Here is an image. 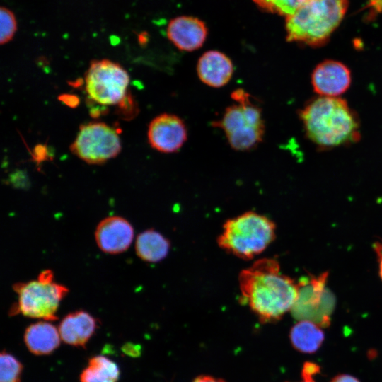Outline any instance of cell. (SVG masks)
Wrapping results in <instances>:
<instances>
[{
  "mask_svg": "<svg viewBox=\"0 0 382 382\" xmlns=\"http://www.w3.org/2000/svg\"><path fill=\"white\" fill-rule=\"evenodd\" d=\"M242 297L262 322L280 319L291 311L299 294V284L280 272L279 262L262 258L238 275Z\"/></svg>",
  "mask_w": 382,
  "mask_h": 382,
  "instance_id": "6da1fadb",
  "label": "cell"
},
{
  "mask_svg": "<svg viewBox=\"0 0 382 382\" xmlns=\"http://www.w3.org/2000/svg\"><path fill=\"white\" fill-rule=\"evenodd\" d=\"M89 98L103 105L119 104L126 97L129 75L119 64L109 59L92 61L85 78Z\"/></svg>",
  "mask_w": 382,
  "mask_h": 382,
  "instance_id": "ba28073f",
  "label": "cell"
},
{
  "mask_svg": "<svg viewBox=\"0 0 382 382\" xmlns=\"http://www.w3.org/2000/svg\"><path fill=\"white\" fill-rule=\"evenodd\" d=\"M122 350L125 354L134 357H138L141 353L140 346L131 342L125 344L122 347Z\"/></svg>",
  "mask_w": 382,
  "mask_h": 382,
  "instance_id": "cb8c5ba5",
  "label": "cell"
},
{
  "mask_svg": "<svg viewBox=\"0 0 382 382\" xmlns=\"http://www.w3.org/2000/svg\"><path fill=\"white\" fill-rule=\"evenodd\" d=\"M1 44L8 42L13 37L17 23L13 13L7 8L2 7L0 12Z\"/></svg>",
  "mask_w": 382,
  "mask_h": 382,
  "instance_id": "7402d4cb",
  "label": "cell"
},
{
  "mask_svg": "<svg viewBox=\"0 0 382 382\" xmlns=\"http://www.w3.org/2000/svg\"><path fill=\"white\" fill-rule=\"evenodd\" d=\"M275 231V224L271 219L249 211L228 219L217 243L226 252L243 260H250L274 240Z\"/></svg>",
  "mask_w": 382,
  "mask_h": 382,
  "instance_id": "277c9868",
  "label": "cell"
},
{
  "mask_svg": "<svg viewBox=\"0 0 382 382\" xmlns=\"http://www.w3.org/2000/svg\"><path fill=\"white\" fill-rule=\"evenodd\" d=\"M60 338L58 329L46 321L30 325L24 333V342L28 350L36 355L51 354L59 346Z\"/></svg>",
  "mask_w": 382,
  "mask_h": 382,
  "instance_id": "2e32d148",
  "label": "cell"
},
{
  "mask_svg": "<svg viewBox=\"0 0 382 382\" xmlns=\"http://www.w3.org/2000/svg\"><path fill=\"white\" fill-rule=\"evenodd\" d=\"M167 36L179 50L191 52L200 48L204 43L207 28L205 23L199 18L182 16L169 22Z\"/></svg>",
  "mask_w": 382,
  "mask_h": 382,
  "instance_id": "4fadbf2b",
  "label": "cell"
},
{
  "mask_svg": "<svg viewBox=\"0 0 382 382\" xmlns=\"http://www.w3.org/2000/svg\"><path fill=\"white\" fill-rule=\"evenodd\" d=\"M192 382H225L223 380L210 376H199Z\"/></svg>",
  "mask_w": 382,
  "mask_h": 382,
  "instance_id": "4316f807",
  "label": "cell"
},
{
  "mask_svg": "<svg viewBox=\"0 0 382 382\" xmlns=\"http://www.w3.org/2000/svg\"><path fill=\"white\" fill-rule=\"evenodd\" d=\"M148 141L151 146L162 153L178 151L187 138L184 122L177 115L163 113L154 117L148 128Z\"/></svg>",
  "mask_w": 382,
  "mask_h": 382,
  "instance_id": "30bf717a",
  "label": "cell"
},
{
  "mask_svg": "<svg viewBox=\"0 0 382 382\" xmlns=\"http://www.w3.org/2000/svg\"><path fill=\"white\" fill-rule=\"evenodd\" d=\"M233 70L231 59L216 50L204 52L199 57L197 65L200 81L213 88H221L227 84L233 76Z\"/></svg>",
  "mask_w": 382,
  "mask_h": 382,
  "instance_id": "5bb4252c",
  "label": "cell"
},
{
  "mask_svg": "<svg viewBox=\"0 0 382 382\" xmlns=\"http://www.w3.org/2000/svg\"><path fill=\"white\" fill-rule=\"evenodd\" d=\"M261 8L286 17L294 13L306 0H253Z\"/></svg>",
  "mask_w": 382,
  "mask_h": 382,
  "instance_id": "44dd1931",
  "label": "cell"
},
{
  "mask_svg": "<svg viewBox=\"0 0 382 382\" xmlns=\"http://www.w3.org/2000/svg\"><path fill=\"white\" fill-rule=\"evenodd\" d=\"M306 136L321 149L351 144L360 139L359 122L346 100L318 96L300 110Z\"/></svg>",
  "mask_w": 382,
  "mask_h": 382,
  "instance_id": "7a4b0ae2",
  "label": "cell"
},
{
  "mask_svg": "<svg viewBox=\"0 0 382 382\" xmlns=\"http://www.w3.org/2000/svg\"><path fill=\"white\" fill-rule=\"evenodd\" d=\"M134 238V228L125 218L106 217L99 222L95 231V239L101 251L119 254L126 251Z\"/></svg>",
  "mask_w": 382,
  "mask_h": 382,
  "instance_id": "7c38bea8",
  "label": "cell"
},
{
  "mask_svg": "<svg viewBox=\"0 0 382 382\" xmlns=\"http://www.w3.org/2000/svg\"><path fill=\"white\" fill-rule=\"evenodd\" d=\"M0 364V382H21L23 364L18 359L6 351H3Z\"/></svg>",
  "mask_w": 382,
  "mask_h": 382,
  "instance_id": "ffe728a7",
  "label": "cell"
},
{
  "mask_svg": "<svg viewBox=\"0 0 382 382\" xmlns=\"http://www.w3.org/2000/svg\"><path fill=\"white\" fill-rule=\"evenodd\" d=\"M18 296V303L11 308V314L22 315L45 320L57 319L56 315L59 303L69 289L54 281L50 270L42 271L37 279L18 282L13 286Z\"/></svg>",
  "mask_w": 382,
  "mask_h": 382,
  "instance_id": "8992f818",
  "label": "cell"
},
{
  "mask_svg": "<svg viewBox=\"0 0 382 382\" xmlns=\"http://www.w3.org/2000/svg\"><path fill=\"white\" fill-rule=\"evenodd\" d=\"M320 369L317 364L308 362L303 367L301 375L303 382H315L313 376L319 372Z\"/></svg>",
  "mask_w": 382,
  "mask_h": 382,
  "instance_id": "603a6c76",
  "label": "cell"
},
{
  "mask_svg": "<svg viewBox=\"0 0 382 382\" xmlns=\"http://www.w3.org/2000/svg\"><path fill=\"white\" fill-rule=\"evenodd\" d=\"M289 337L295 349L312 354L322 345L325 334L318 325L309 320H299L291 329Z\"/></svg>",
  "mask_w": 382,
  "mask_h": 382,
  "instance_id": "ac0fdd59",
  "label": "cell"
},
{
  "mask_svg": "<svg viewBox=\"0 0 382 382\" xmlns=\"http://www.w3.org/2000/svg\"><path fill=\"white\" fill-rule=\"evenodd\" d=\"M97 325V320L92 315L79 310L64 316L59 325L58 330L64 342L84 347L94 334Z\"/></svg>",
  "mask_w": 382,
  "mask_h": 382,
  "instance_id": "9a60e30c",
  "label": "cell"
},
{
  "mask_svg": "<svg viewBox=\"0 0 382 382\" xmlns=\"http://www.w3.org/2000/svg\"><path fill=\"white\" fill-rule=\"evenodd\" d=\"M330 382H360L356 377L349 374H340L334 377Z\"/></svg>",
  "mask_w": 382,
  "mask_h": 382,
  "instance_id": "484cf974",
  "label": "cell"
},
{
  "mask_svg": "<svg viewBox=\"0 0 382 382\" xmlns=\"http://www.w3.org/2000/svg\"><path fill=\"white\" fill-rule=\"evenodd\" d=\"M352 75L341 62L327 59L316 66L311 74V85L320 96L339 97L349 88Z\"/></svg>",
  "mask_w": 382,
  "mask_h": 382,
  "instance_id": "8fae6325",
  "label": "cell"
},
{
  "mask_svg": "<svg viewBox=\"0 0 382 382\" xmlns=\"http://www.w3.org/2000/svg\"><path fill=\"white\" fill-rule=\"evenodd\" d=\"M328 275L325 272L303 277L298 282L299 294L291 311L295 318L311 321L321 328L329 325L335 298L326 287Z\"/></svg>",
  "mask_w": 382,
  "mask_h": 382,
  "instance_id": "52a82bcc",
  "label": "cell"
},
{
  "mask_svg": "<svg viewBox=\"0 0 382 382\" xmlns=\"http://www.w3.org/2000/svg\"><path fill=\"white\" fill-rule=\"evenodd\" d=\"M120 369L117 364L102 355L93 357L80 374V382H117Z\"/></svg>",
  "mask_w": 382,
  "mask_h": 382,
  "instance_id": "d6986e66",
  "label": "cell"
},
{
  "mask_svg": "<svg viewBox=\"0 0 382 382\" xmlns=\"http://www.w3.org/2000/svg\"><path fill=\"white\" fill-rule=\"evenodd\" d=\"M121 149L120 139L115 129L100 122L81 125L70 146L75 156L89 164H102L116 157Z\"/></svg>",
  "mask_w": 382,
  "mask_h": 382,
  "instance_id": "9c48e42d",
  "label": "cell"
},
{
  "mask_svg": "<svg viewBox=\"0 0 382 382\" xmlns=\"http://www.w3.org/2000/svg\"><path fill=\"white\" fill-rule=\"evenodd\" d=\"M169 250V241L156 230L144 231L137 237L136 253L145 262L151 263L160 262L167 256Z\"/></svg>",
  "mask_w": 382,
  "mask_h": 382,
  "instance_id": "e0dca14e",
  "label": "cell"
},
{
  "mask_svg": "<svg viewBox=\"0 0 382 382\" xmlns=\"http://www.w3.org/2000/svg\"><path fill=\"white\" fill-rule=\"evenodd\" d=\"M231 98L236 103L226 109L214 126L222 129L233 149L241 151L253 149L260 144L265 134L261 109L243 89L234 91Z\"/></svg>",
  "mask_w": 382,
  "mask_h": 382,
  "instance_id": "5b68a950",
  "label": "cell"
},
{
  "mask_svg": "<svg viewBox=\"0 0 382 382\" xmlns=\"http://www.w3.org/2000/svg\"><path fill=\"white\" fill-rule=\"evenodd\" d=\"M378 262V274L382 280V243L375 242L373 245Z\"/></svg>",
  "mask_w": 382,
  "mask_h": 382,
  "instance_id": "d4e9b609",
  "label": "cell"
},
{
  "mask_svg": "<svg viewBox=\"0 0 382 382\" xmlns=\"http://www.w3.org/2000/svg\"><path fill=\"white\" fill-rule=\"evenodd\" d=\"M347 6V0H306L286 17L287 41L323 45L341 23Z\"/></svg>",
  "mask_w": 382,
  "mask_h": 382,
  "instance_id": "3957f363",
  "label": "cell"
}]
</instances>
